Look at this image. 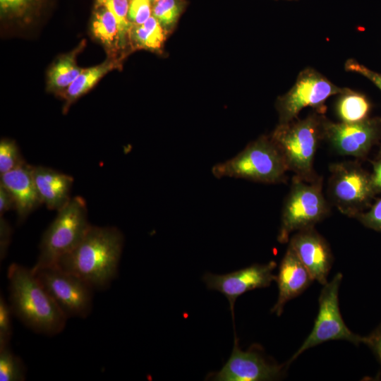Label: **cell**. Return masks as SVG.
<instances>
[{
  "label": "cell",
  "mask_w": 381,
  "mask_h": 381,
  "mask_svg": "<svg viewBox=\"0 0 381 381\" xmlns=\"http://www.w3.org/2000/svg\"><path fill=\"white\" fill-rule=\"evenodd\" d=\"M277 266L274 261L266 264H254L243 269L226 274L205 273L202 279L210 289L216 290L226 296L229 303L234 318L236 299L247 291L269 286L276 279L273 271Z\"/></svg>",
  "instance_id": "obj_12"
},
{
  "label": "cell",
  "mask_w": 381,
  "mask_h": 381,
  "mask_svg": "<svg viewBox=\"0 0 381 381\" xmlns=\"http://www.w3.org/2000/svg\"><path fill=\"white\" fill-rule=\"evenodd\" d=\"M348 71L362 75L369 79L381 90V73L375 72L353 59H349L345 64Z\"/></svg>",
  "instance_id": "obj_31"
},
{
  "label": "cell",
  "mask_w": 381,
  "mask_h": 381,
  "mask_svg": "<svg viewBox=\"0 0 381 381\" xmlns=\"http://www.w3.org/2000/svg\"><path fill=\"white\" fill-rule=\"evenodd\" d=\"M356 218L365 226L381 232V198L368 210L360 213Z\"/></svg>",
  "instance_id": "obj_30"
},
{
  "label": "cell",
  "mask_w": 381,
  "mask_h": 381,
  "mask_svg": "<svg viewBox=\"0 0 381 381\" xmlns=\"http://www.w3.org/2000/svg\"><path fill=\"white\" fill-rule=\"evenodd\" d=\"M324 138L342 155L365 157L381 138V119L353 123L324 121Z\"/></svg>",
  "instance_id": "obj_11"
},
{
  "label": "cell",
  "mask_w": 381,
  "mask_h": 381,
  "mask_svg": "<svg viewBox=\"0 0 381 381\" xmlns=\"http://www.w3.org/2000/svg\"><path fill=\"white\" fill-rule=\"evenodd\" d=\"M346 90L340 89L314 70L303 71L291 89L278 101L279 124L297 119L298 114L306 107H321L329 97L343 93Z\"/></svg>",
  "instance_id": "obj_10"
},
{
  "label": "cell",
  "mask_w": 381,
  "mask_h": 381,
  "mask_svg": "<svg viewBox=\"0 0 381 381\" xmlns=\"http://www.w3.org/2000/svg\"><path fill=\"white\" fill-rule=\"evenodd\" d=\"M32 171L39 197L48 209L58 211L71 198V176L43 166H32Z\"/></svg>",
  "instance_id": "obj_17"
},
{
  "label": "cell",
  "mask_w": 381,
  "mask_h": 381,
  "mask_svg": "<svg viewBox=\"0 0 381 381\" xmlns=\"http://www.w3.org/2000/svg\"><path fill=\"white\" fill-rule=\"evenodd\" d=\"M91 28L94 37L110 52L121 48L118 21L107 7L95 4Z\"/></svg>",
  "instance_id": "obj_18"
},
{
  "label": "cell",
  "mask_w": 381,
  "mask_h": 381,
  "mask_svg": "<svg viewBox=\"0 0 381 381\" xmlns=\"http://www.w3.org/2000/svg\"><path fill=\"white\" fill-rule=\"evenodd\" d=\"M0 176V184L11 194L18 220L20 222L42 204L35 187L32 166L25 162Z\"/></svg>",
  "instance_id": "obj_16"
},
{
  "label": "cell",
  "mask_w": 381,
  "mask_h": 381,
  "mask_svg": "<svg viewBox=\"0 0 381 381\" xmlns=\"http://www.w3.org/2000/svg\"><path fill=\"white\" fill-rule=\"evenodd\" d=\"M182 8L181 0H159L152 3V15L167 31L174 26Z\"/></svg>",
  "instance_id": "obj_25"
},
{
  "label": "cell",
  "mask_w": 381,
  "mask_h": 381,
  "mask_svg": "<svg viewBox=\"0 0 381 381\" xmlns=\"http://www.w3.org/2000/svg\"><path fill=\"white\" fill-rule=\"evenodd\" d=\"M289 171L285 160L271 137L262 136L249 143L234 157L214 165L217 179L231 177L264 183L285 181Z\"/></svg>",
  "instance_id": "obj_3"
},
{
  "label": "cell",
  "mask_w": 381,
  "mask_h": 381,
  "mask_svg": "<svg viewBox=\"0 0 381 381\" xmlns=\"http://www.w3.org/2000/svg\"><path fill=\"white\" fill-rule=\"evenodd\" d=\"M378 158H381V146L380 147L379 152L377 154V159H378Z\"/></svg>",
  "instance_id": "obj_36"
},
{
  "label": "cell",
  "mask_w": 381,
  "mask_h": 381,
  "mask_svg": "<svg viewBox=\"0 0 381 381\" xmlns=\"http://www.w3.org/2000/svg\"><path fill=\"white\" fill-rule=\"evenodd\" d=\"M9 305L13 315L35 332L55 335L67 317L38 280L32 268L12 263L7 272Z\"/></svg>",
  "instance_id": "obj_2"
},
{
  "label": "cell",
  "mask_w": 381,
  "mask_h": 381,
  "mask_svg": "<svg viewBox=\"0 0 381 381\" xmlns=\"http://www.w3.org/2000/svg\"><path fill=\"white\" fill-rule=\"evenodd\" d=\"M150 1L152 4V3H154V2L157 1H159V0H150Z\"/></svg>",
  "instance_id": "obj_37"
},
{
  "label": "cell",
  "mask_w": 381,
  "mask_h": 381,
  "mask_svg": "<svg viewBox=\"0 0 381 381\" xmlns=\"http://www.w3.org/2000/svg\"><path fill=\"white\" fill-rule=\"evenodd\" d=\"M80 48L60 57L51 67L47 80L49 91L62 92L82 72L83 68L77 65L75 59Z\"/></svg>",
  "instance_id": "obj_20"
},
{
  "label": "cell",
  "mask_w": 381,
  "mask_h": 381,
  "mask_svg": "<svg viewBox=\"0 0 381 381\" xmlns=\"http://www.w3.org/2000/svg\"><path fill=\"white\" fill-rule=\"evenodd\" d=\"M130 2L131 0H96L95 2L107 7L116 17L119 28L121 47L126 44L133 25L128 19Z\"/></svg>",
  "instance_id": "obj_24"
},
{
  "label": "cell",
  "mask_w": 381,
  "mask_h": 381,
  "mask_svg": "<svg viewBox=\"0 0 381 381\" xmlns=\"http://www.w3.org/2000/svg\"><path fill=\"white\" fill-rule=\"evenodd\" d=\"M324 121L316 115L279 124L271 135L289 171L305 180L315 179L313 162L319 141L324 138Z\"/></svg>",
  "instance_id": "obj_4"
},
{
  "label": "cell",
  "mask_w": 381,
  "mask_h": 381,
  "mask_svg": "<svg viewBox=\"0 0 381 381\" xmlns=\"http://www.w3.org/2000/svg\"><path fill=\"white\" fill-rule=\"evenodd\" d=\"M329 212L321 179L308 181L294 176L283 205L277 241L289 242L292 233L314 226Z\"/></svg>",
  "instance_id": "obj_6"
},
{
  "label": "cell",
  "mask_w": 381,
  "mask_h": 381,
  "mask_svg": "<svg viewBox=\"0 0 381 381\" xmlns=\"http://www.w3.org/2000/svg\"><path fill=\"white\" fill-rule=\"evenodd\" d=\"M150 0H131L128 19L132 25H142L152 16Z\"/></svg>",
  "instance_id": "obj_28"
},
{
  "label": "cell",
  "mask_w": 381,
  "mask_h": 381,
  "mask_svg": "<svg viewBox=\"0 0 381 381\" xmlns=\"http://www.w3.org/2000/svg\"><path fill=\"white\" fill-rule=\"evenodd\" d=\"M373 172L370 174L372 186L375 194L381 193V158L372 162Z\"/></svg>",
  "instance_id": "obj_35"
},
{
  "label": "cell",
  "mask_w": 381,
  "mask_h": 381,
  "mask_svg": "<svg viewBox=\"0 0 381 381\" xmlns=\"http://www.w3.org/2000/svg\"><path fill=\"white\" fill-rule=\"evenodd\" d=\"M11 227L8 222L2 216H0V257L2 260L9 246L11 237Z\"/></svg>",
  "instance_id": "obj_32"
},
{
  "label": "cell",
  "mask_w": 381,
  "mask_h": 381,
  "mask_svg": "<svg viewBox=\"0 0 381 381\" xmlns=\"http://www.w3.org/2000/svg\"><path fill=\"white\" fill-rule=\"evenodd\" d=\"M90 226L85 201L80 196L71 198L43 234L32 269L55 265L78 244Z\"/></svg>",
  "instance_id": "obj_5"
},
{
  "label": "cell",
  "mask_w": 381,
  "mask_h": 381,
  "mask_svg": "<svg viewBox=\"0 0 381 381\" xmlns=\"http://www.w3.org/2000/svg\"><path fill=\"white\" fill-rule=\"evenodd\" d=\"M282 367L265 361L257 351L240 349L238 339L234 340L231 354L223 368L214 373L217 381H265L281 377Z\"/></svg>",
  "instance_id": "obj_13"
},
{
  "label": "cell",
  "mask_w": 381,
  "mask_h": 381,
  "mask_svg": "<svg viewBox=\"0 0 381 381\" xmlns=\"http://www.w3.org/2000/svg\"><path fill=\"white\" fill-rule=\"evenodd\" d=\"M25 162L16 143L9 139L0 142V174L11 171Z\"/></svg>",
  "instance_id": "obj_26"
},
{
  "label": "cell",
  "mask_w": 381,
  "mask_h": 381,
  "mask_svg": "<svg viewBox=\"0 0 381 381\" xmlns=\"http://www.w3.org/2000/svg\"><path fill=\"white\" fill-rule=\"evenodd\" d=\"M11 311L4 297H0V348L9 345L12 335Z\"/></svg>",
  "instance_id": "obj_27"
},
{
  "label": "cell",
  "mask_w": 381,
  "mask_h": 381,
  "mask_svg": "<svg viewBox=\"0 0 381 381\" xmlns=\"http://www.w3.org/2000/svg\"><path fill=\"white\" fill-rule=\"evenodd\" d=\"M32 270L67 318L89 315L94 290L89 284L56 265Z\"/></svg>",
  "instance_id": "obj_9"
},
{
  "label": "cell",
  "mask_w": 381,
  "mask_h": 381,
  "mask_svg": "<svg viewBox=\"0 0 381 381\" xmlns=\"http://www.w3.org/2000/svg\"><path fill=\"white\" fill-rule=\"evenodd\" d=\"M25 374L23 361L13 353L9 345L0 348V380L23 381Z\"/></svg>",
  "instance_id": "obj_23"
},
{
  "label": "cell",
  "mask_w": 381,
  "mask_h": 381,
  "mask_svg": "<svg viewBox=\"0 0 381 381\" xmlns=\"http://www.w3.org/2000/svg\"><path fill=\"white\" fill-rule=\"evenodd\" d=\"M275 281L277 283L279 294L271 312L279 316L285 304L300 295L313 281L290 245L288 246L281 261Z\"/></svg>",
  "instance_id": "obj_15"
},
{
  "label": "cell",
  "mask_w": 381,
  "mask_h": 381,
  "mask_svg": "<svg viewBox=\"0 0 381 381\" xmlns=\"http://www.w3.org/2000/svg\"><path fill=\"white\" fill-rule=\"evenodd\" d=\"M375 352L381 363V324L368 337H367L366 344Z\"/></svg>",
  "instance_id": "obj_34"
},
{
  "label": "cell",
  "mask_w": 381,
  "mask_h": 381,
  "mask_svg": "<svg viewBox=\"0 0 381 381\" xmlns=\"http://www.w3.org/2000/svg\"><path fill=\"white\" fill-rule=\"evenodd\" d=\"M370 108V103L364 95L350 90L341 93L337 104L339 117L346 123L358 122L367 119Z\"/></svg>",
  "instance_id": "obj_22"
},
{
  "label": "cell",
  "mask_w": 381,
  "mask_h": 381,
  "mask_svg": "<svg viewBox=\"0 0 381 381\" xmlns=\"http://www.w3.org/2000/svg\"><path fill=\"white\" fill-rule=\"evenodd\" d=\"M342 274L337 273L323 285L319 296V310L312 331L302 345L293 354L288 364L292 363L307 349L332 340H346L356 345L366 344L367 337L351 332L342 319L339 305V290Z\"/></svg>",
  "instance_id": "obj_7"
},
{
  "label": "cell",
  "mask_w": 381,
  "mask_h": 381,
  "mask_svg": "<svg viewBox=\"0 0 381 381\" xmlns=\"http://www.w3.org/2000/svg\"><path fill=\"white\" fill-rule=\"evenodd\" d=\"M123 245V236L117 228L90 225L78 244L55 265L93 289H103L117 274Z\"/></svg>",
  "instance_id": "obj_1"
},
{
  "label": "cell",
  "mask_w": 381,
  "mask_h": 381,
  "mask_svg": "<svg viewBox=\"0 0 381 381\" xmlns=\"http://www.w3.org/2000/svg\"><path fill=\"white\" fill-rule=\"evenodd\" d=\"M12 209L15 210V202L9 191L0 184V216Z\"/></svg>",
  "instance_id": "obj_33"
},
{
  "label": "cell",
  "mask_w": 381,
  "mask_h": 381,
  "mask_svg": "<svg viewBox=\"0 0 381 381\" xmlns=\"http://www.w3.org/2000/svg\"><path fill=\"white\" fill-rule=\"evenodd\" d=\"M289 245L313 279L325 285L327 282L333 256L327 242L314 226L296 231L290 237Z\"/></svg>",
  "instance_id": "obj_14"
},
{
  "label": "cell",
  "mask_w": 381,
  "mask_h": 381,
  "mask_svg": "<svg viewBox=\"0 0 381 381\" xmlns=\"http://www.w3.org/2000/svg\"><path fill=\"white\" fill-rule=\"evenodd\" d=\"M40 0H0L2 14L12 16L25 15Z\"/></svg>",
  "instance_id": "obj_29"
},
{
  "label": "cell",
  "mask_w": 381,
  "mask_h": 381,
  "mask_svg": "<svg viewBox=\"0 0 381 381\" xmlns=\"http://www.w3.org/2000/svg\"><path fill=\"white\" fill-rule=\"evenodd\" d=\"M328 195L344 214L356 217L376 195L370 174L355 162H343L329 167Z\"/></svg>",
  "instance_id": "obj_8"
},
{
  "label": "cell",
  "mask_w": 381,
  "mask_h": 381,
  "mask_svg": "<svg viewBox=\"0 0 381 381\" xmlns=\"http://www.w3.org/2000/svg\"><path fill=\"white\" fill-rule=\"evenodd\" d=\"M117 65L116 61L108 59L96 66L83 69L75 80L61 92V95L66 100L64 111L73 102L89 91L102 77L115 68Z\"/></svg>",
  "instance_id": "obj_19"
},
{
  "label": "cell",
  "mask_w": 381,
  "mask_h": 381,
  "mask_svg": "<svg viewBox=\"0 0 381 381\" xmlns=\"http://www.w3.org/2000/svg\"><path fill=\"white\" fill-rule=\"evenodd\" d=\"M165 31L152 15L143 24L132 25L129 38L140 48L157 50L164 41Z\"/></svg>",
  "instance_id": "obj_21"
}]
</instances>
